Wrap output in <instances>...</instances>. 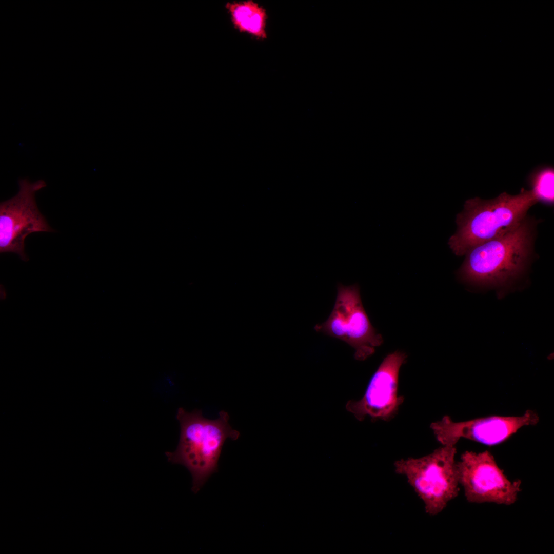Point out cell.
Listing matches in <instances>:
<instances>
[{"label": "cell", "mask_w": 554, "mask_h": 554, "mask_svg": "<svg viewBox=\"0 0 554 554\" xmlns=\"http://www.w3.org/2000/svg\"><path fill=\"white\" fill-rule=\"evenodd\" d=\"M456 453L455 445H443L423 457L395 462L396 472L406 477L430 515L440 513L458 494Z\"/></svg>", "instance_id": "obj_4"}, {"label": "cell", "mask_w": 554, "mask_h": 554, "mask_svg": "<svg viewBox=\"0 0 554 554\" xmlns=\"http://www.w3.org/2000/svg\"><path fill=\"white\" fill-rule=\"evenodd\" d=\"M46 186L42 180L31 183L26 180L19 182L18 193L0 205V252H13L24 261L25 239L35 232H51L44 216L39 211L35 200V192Z\"/></svg>", "instance_id": "obj_7"}, {"label": "cell", "mask_w": 554, "mask_h": 554, "mask_svg": "<svg viewBox=\"0 0 554 554\" xmlns=\"http://www.w3.org/2000/svg\"><path fill=\"white\" fill-rule=\"evenodd\" d=\"M233 27L241 33L249 34L258 39L267 37L266 10L251 0L229 2L225 6Z\"/></svg>", "instance_id": "obj_10"}, {"label": "cell", "mask_w": 554, "mask_h": 554, "mask_svg": "<svg viewBox=\"0 0 554 554\" xmlns=\"http://www.w3.org/2000/svg\"><path fill=\"white\" fill-rule=\"evenodd\" d=\"M536 221L527 217L505 234L469 249L457 271L465 283L507 286L525 271L533 253Z\"/></svg>", "instance_id": "obj_1"}, {"label": "cell", "mask_w": 554, "mask_h": 554, "mask_svg": "<svg viewBox=\"0 0 554 554\" xmlns=\"http://www.w3.org/2000/svg\"><path fill=\"white\" fill-rule=\"evenodd\" d=\"M459 484L471 503L510 505L521 491L520 480L510 481L488 451H466L457 463Z\"/></svg>", "instance_id": "obj_6"}, {"label": "cell", "mask_w": 554, "mask_h": 554, "mask_svg": "<svg viewBox=\"0 0 554 554\" xmlns=\"http://www.w3.org/2000/svg\"><path fill=\"white\" fill-rule=\"evenodd\" d=\"M538 414L531 410L521 416H491L456 422L445 416L432 423L431 428L437 440L443 445H455L461 438H466L488 446L499 444L525 426L535 425Z\"/></svg>", "instance_id": "obj_8"}, {"label": "cell", "mask_w": 554, "mask_h": 554, "mask_svg": "<svg viewBox=\"0 0 554 554\" xmlns=\"http://www.w3.org/2000/svg\"><path fill=\"white\" fill-rule=\"evenodd\" d=\"M0 296L2 300H5L7 298V293L3 288L1 289Z\"/></svg>", "instance_id": "obj_12"}, {"label": "cell", "mask_w": 554, "mask_h": 554, "mask_svg": "<svg viewBox=\"0 0 554 554\" xmlns=\"http://www.w3.org/2000/svg\"><path fill=\"white\" fill-rule=\"evenodd\" d=\"M538 200L531 190L522 188L516 195L505 192L497 197L484 200L476 197L466 200L457 215L456 232L448 245L457 256L471 248L499 237L517 226Z\"/></svg>", "instance_id": "obj_3"}, {"label": "cell", "mask_w": 554, "mask_h": 554, "mask_svg": "<svg viewBox=\"0 0 554 554\" xmlns=\"http://www.w3.org/2000/svg\"><path fill=\"white\" fill-rule=\"evenodd\" d=\"M333 309L324 322L314 327L318 332L345 342L355 349L354 358L364 361L382 344V336L372 326L363 307L358 284H337Z\"/></svg>", "instance_id": "obj_5"}, {"label": "cell", "mask_w": 554, "mask_h": 554, "mask_svg": "<svg viewBox=\"0 0 554 554\" xmlns=\"http://www.w3.org/2000/svg\"><path fill=\"white\" fill-rule=\"evenodd\" d=\"M176 418L180 425L179 442L176 449L165 453L168 461L184 466L192 478V491L196 493L213 473L217 472L218 462L228 439L237 440L240 433L229 423V416L222 410L217 419H207L201 410L191 412L180 407Z\"/></svg>", "instance_id": "obj_2"}, {"label": "cell", "mask_w": 554, "mask_h": 554, "mask_svg": "<svg viewBox=\"0 0 554 554\" xmlns=\"http://www.w3.org/2000/svg\"><path fill=\"white\" fill-rule=\"evenodd\" d=\"M406 358L404 352L398 350L388 354L371 377L362 398L347 403V411L359 421L367 416L386 420L394 416L403 401V398L398 395V378Z\"/></svg>", "instance_id": "obj_9"}, {"label": "cell", "mask_w": 554, "mask_h": 554, "mask_svg": "<svg viewBox=\"0 0 554 554\" xmlns=\"http://www.w3.org/2000/svg\"><path fill=\"white\" fill-rule=\"evenodd\" d=\"M530 189L538 202L552 205L554 202V169L551 166L538 167L528 177Z\"/></svg>", "instance_id": "obj_11"}]
</instances>
